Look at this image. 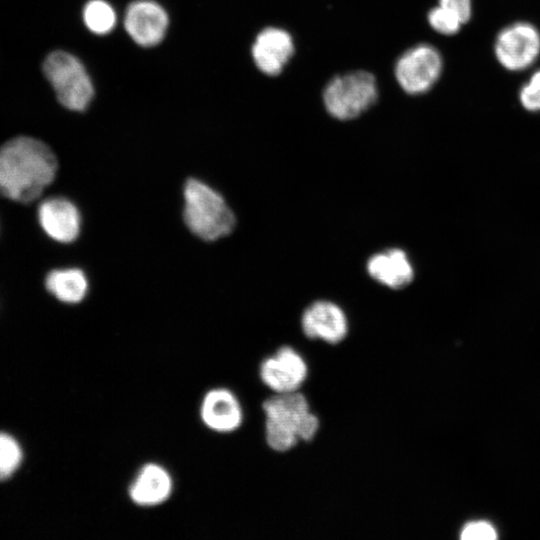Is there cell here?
I'll return each instance as SVG.
<instances>
[{
    "label": "cell",
    "instance_id": "obj_1",
    "mask_svg": "<svg viewBox=\"0 0 540 540\" xmlns=\"http://www.w3.org/2000/svg\"><path fill=\"white\" fill-rule=\"evenodd\" d=\"M56 171L54 153L38 139L18 136L0 147V193L14 201H34Z\"/></svg>",
    "mask_w": 540,
    "mask_h": 540
},
{
    "label": "cell",
    "instance_id": "obj_2",
    "mask_svg": "<svg viewBox=\"0 0 540 540\" xmlns=\"http://www.w3.org/2000/svg\"><path fill=\"white\" fill-rule=\"evenodd\" d=\"M262 409L265 440L276 452L292 449L299 440L311 441L319 429L318 417L299 391L275 393L263 402Z\"/></svg>",
    "mask_w": 540,
    "mask_h": 540
},
{
    "label": "cell",
    "instance_id": "obj_3",
    "mask_svg": "<svg viewBox=\"0 0 540 540\" xmlns=\"http://www.w3.org/2000/svg\"><path fill=\"white\" fill-rule=\"evenodd\" d=\"M184 221L206 241L228 235L235 226V216L223 197L196 179H189L184 186Z\"/></svg>",
    "mask_w": 540,
    "mask_h": 540
},
{
    "label": "cell",
    "instance_id": "obj_4",
    "mask_svg": "<svg viewBox=\"0 0 540 540\" xmlns=\"http://www.w3.org/2000/svg\"><path fill=\"white\" fill-rule=\"evenodd\" d=\"M322 97L330 116L341 121L352 120L377 102V81L366 70L337 75L326 84Z\"/></svg>",
    "mask_w": 540,
    "mask_h": 540
},
{
    "label": "cell",
    "instance_id": "obj_5",
    "mask_svg": "<svg viewBox=\"0 0 540 540\" xmlns=\"http://www.w3.org/2000/svg\"><path fill=\"white\" fill-rule=\"evenodd\" d=\"M43 72L65 108L83 111L88 107L94 94L93 84L77 57L65 51H54L45 58Z\"/></svg>",
    "mask_w": 540,
    "mask_h": 540
},
{
    "label": "cell",
    "instance_id": "obj_6",
    "mask_svg": "<svg viewBox=\"0 0 540 540\" xmlns=\"http://www.w3.org/2000/svg\"><path fill=\"white\" fill-rule=\"evenodd\" d=\"M443 59L436 47L422 43L404 51L397 59L394 74L398 85L409 95L428 92L439 79Z\"/></svg>",
    "mask_w": 540,
    "mask_h": 540
},
{
    "label": "cell",
    "instance_id": "obj_7",
    "mask_svg": "<svg viewBox=\"0 0 540 540\" xmlns=\"http://www.w3.org/2000/svg\"><path fill=\"white\" fill-rule=\"evenodd\" d=\"M494 53L505 69L511 71L526 69L540 55V33L530 23L511 24L497 35Z\"/></svg>",
    "mask_w": 540,
    "mask_h": 540
},
{
    "label": "cell",
    "instance_id": "obj_8",
    "mask_svg": "<svg viewBox=\"0 0 540 540\" xmlns=\"http://www.w3.org/2000/svg\"><path fill=\"white\" fill-rule=\"evenodd\" d=\"M259 375L265 386L275 393L295 392L305 382L308 366L294 348L282 346L261 362Z\"/></svg>",
    "mask_w": 540,
    "mask_h": 540
},
{
    "label": "cell",
    "instance_id": "obj_9",
    "mask_svg": "<svg viewBox=\"0 0 540 540\" xmlns=\"http://www.w3.org/2000/svg\"><path fill=\"white\" fill-rule=\"evenodd\" d=\"M124 26L134 42L143 47H151L163 40L168 27V16L158 3L138 0L128 6Z\"/></svg>",
    "mask_w": 540,
    "mask_h": 540
},
{
    "label": "cell",
    "instance_id": "obj_10",
    "mask_svg": "<svg viewBox=\"0 0 540 540\" xmlns=\"http://www.w3.org/2000/svg\"><path fill=\"white\" fill-rule=\"evenodd\" d=\"M294 53L291 34L278 27H266L261 30L251 48L256 67L267 76L279 75Z\"/></svg>",
    "mask_w": 540,
    "mask_h": 540
},
{
    "label": "cell",
    "instance_id": "obj_11",
    "mask_svg": "<svg viewBox=\"0 0 540 540\" xmlns=\"http://www.w3.org/2000/svg\"><path fill=\"white\" fill-rule=\"evenodd\" d=\"M301 327L305 336L310 339L337 344L348 333V320L337 304L320 300L305 309L301 318Z\"/></svg>",
    "mask_w": 540,
    "mask_h": 540
},
{
    "label": "cell",
    "instance_id": "obj_12",
    "mask_svg": "<svg viewBox=\"0 0 540 540\" xmlns=\"http://www.w3.org/2000/svg\"><path fill=\"white\" fill-rule=\"evenodd\" d=\"M200 418L213 432L228 434L242 425L243 409L232 391L227 388H214L202 399Z\"/></svg>",
    "mask_w": 540,
    "mask_h": 540
},
{
    "label": "cell",
    "instance_id": "obj_13",
    "mask_svg": "<svg viewBox=\"0 0 540 540\" xmlns=\"http://www.w3.org/2000/svg\"><path fill=\"white\" fill-rule=\"evenodd\" d=\"M173 492V479L169 471L157 463L140 468L128 488L130 500L139 507L151 508L166 502Z\"/></svg>",
    "mask_w": 540,
    "mask_h": 540
},
{
    "label": "cell",
    "instance_id": "obj_14",
    "mask_svg": "<svg viewBox=\"0 0 540 540\" xmlns=\"http://www.w3.org/2000/svg\"><path fill=\"white\" fill-rule=\"evenodd\" d=\"M38 218L43 230L54 240L69 243L80 231V214L76 206L64 198H50L41 203Z\"/></svg>",
    "mask_w": 540,
    "mask_h": 540
},
{
    "label": "cell",
    "instance_id": "obj_15",
    "mask_svg": "<svg viewBox=\"0 0 540 540\" xmlns=\"http://www.w3.org/2000/svg\"><path fill=\"white\" fill-rule=\"evenodd\" d=\"M369 275L391 289H402L414 277L413 266L407 254L398 248L376 253L367 262Z\"/></svg>",
    "mask_w": 540,
    "mask_h": 540
},
{
    "label": "cell",
    "instance_id": "obj_16",
    "mask_svg": "<svg viewBox=\"0 0 540 540\" xmlns=\"http://www.w3.org/2000/svg\"><path fill=\"white\" fill-rule=\"evenodd\" d=\"M46 288L58 300L66 303H78L86 295L88 282L79 269L51 271L46 278Z\"/></svg>",
    "mask_w": 540,
    "mask_h": 540
},
{
    "label": "cell",
    "instance_id": "obj_17",
    "mask_svg": "<svg viewBox=\"0 0 540 540\" xmlns=\"http://www.w3.org/2000/svg\"><path fill=\"white\" fill-rule=\"evenodd\" d=\"M86 27L97 35L108 34L116 24L112 6L104 0H90L83 9Z\"/></svg>",
    "mask_w": 540,
    "mask_h": 540
},
{
    "label": "cell",
    "instance_id": "obj_18",
    "mask_svg": "<svg viewBox=\"0 0 540 540\" xmlns=\"http://www.w3.org/2000/svg\"><path fill=\"white\" fill-rule=\"evenodd\" d=\"M22 452L18 443L6 434H0V480L10 477L20 465Z\"/></svg>",
    "mask_w": 540,
    "mask_h": 540
},
{
    "label": "cell",
    "instance_id": "obj_19",
    "mask_svg": "<svg viewBox=\"0 0 540 540\" xmlns=\"http://www.w3.org/2000/svg\"><path fill=\"white\" fill-rule=\"evenodd\" d=\"M427 20L433 30L446 36L458 33L463 25L455 15L439 5L429 10Z\"/></svg>",
    "mask_w": 540,
    "mask_h": 540
},
{
    "label": "cell",
    "instance_id": "obj_20",
    "mask_svg": "<svg viewBox=\"0 0 540 540\" xmlns=\"http://www.w3.org/2000/svg\"><path fill=\"white\" fill-rule=\"evenodd\" d=\"M459 536L462 540H495L498 532L491 522L479 519L464 524Z\"/></svg>",
    "mask_w": 540,
    "mask_h": 540
},
{
    "label": "cell",
    "instance_id": "obj_21",
    "mask_svg": "<svg viewBox=\"0 0 540 540\" xmlns=\"http://www.w3.org/2000/svg\"><path fill=\"white\" fill-rule=\"evenodd\" d=\"M519 100L526 110L540 111V70L536 71L522 86Z\"/></svg>",
    "mask_w": 540,
    "mask_h": 540
},
{
    "label": "cell",
    "instance_id": "obj_22",
    "mask_svg": "<svg viewBox=\"0 0 540 540\" xmlns=\"http://www.w3.org/2000/svg\"><path fill=\"white\" fill-rule=\"evenodd\" d=\"M439 6L455 15L462 24L467 23L472 14L471 0H438Z\"/></svg>",
    "mask_w": 540,
    "mask_h": 540
}]
</instances>
